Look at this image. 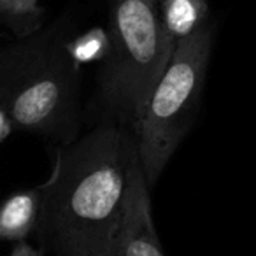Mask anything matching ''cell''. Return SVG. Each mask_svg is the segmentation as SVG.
Wrapping results in <instances>:
<instances>
[{
    "mask_svg": "<svg viewBox=\"0 0 256 256\" xmlns=\"http://www.w3.org/2000/svg\"><path fill=\"white\" fill-rule=\"evenodd\" d=\"M134 132L100 124L56 151L40 190L36 235L54 256H112Z\"/></svg>",
    "mask_w": 256,
    "mask_h": 256,
    "instance_id": "obj_1",
    "label": "cell"
},
{
    "mask_svg": "<svg viewBox=\"0 0 256 256\" xmlns=\"http://www.w3.org/2000/svg\"><path fill=\"white\" fill-rule=\"evenodd\" d=\"M109 39L102 72L104 102L121 123L134 128L178 42L165 32L158 6L142 0H114Z\"/></svg>",
    "mask_w": 256,
    "mask_h": 256,
    "instance_id": "obj_2",
    "label": "cell"
},
{
    "mask_svg": "<svg viewBox=\"0 0 256 256\" xmlns=\"http://www.w3.org/2000/svg\"><path fill=\"white\" fill-rule=\"evenodd\" d=\"M76 96L78 70L70 50L51 34H36L0 51V107L16 128L54 136L70 121Z\"/></svg>",
    "mask_w": 256,
    "mask_h": 256,
    "instance_id": "obj_3",
    "label": "cell"
},
{
    "mask_svg": "<svg viewBox=\"0 0 256 256\" xmlns=\"http://www.w3.org/2000/svg\"><path fill=\"white\" fill-rule=\"evenodd\" d=\"M214 25L207 22L195 34L179 40L167 70L134 126L150 188L156 184L165 165L190 130L206 81Z\"/></svg>",
    "mask_w": 256,
    "mask_h": 256,
    "instance_id": "obj_4",
    "label": "cell"
},
{
    "mask_svg": "<svg viewBox=\"0 0 256 256\" xmlns=\"http://www.w3.org/2000/svg\"><path fill=\"white\" fill-rule=\"evenodd\" d=\"M112 256H165L154 228L150 184L140 164L137 140H134L128 158L124 206L114 237Z\"/></svg>",
    "mask_w": 256,
    "mask_h": 256,
    "instance_id": "obj_5",
    "label": "cell"
},
{
    "mask_svg": "<svg viewBox=\"0 0 256 256\" xmlns=\"http://www.w3.org/2000/svg\"><path fill=\"white\" fill-rule=\"evenodd\" d=\"M40 209V190L12 193L0 206V240L22 242L36 232Z\"/></svg>",
    "mask_w": 256,
    "mask_h": 256,
    "instance_id": "obj_6",
    "label": "cell"
},
{
    "mask_svg": "<svg viewBox=\"0 0 256 256\" xmlns=\"http://www.w3.org/2000/svg\"><path fill=\"white\" fill-rule=\"evenodd\" d=\"M158 11L165 32L176 42L190 37L209 22L207 0H160Z\"/></svg>",
    "mask_w": 256,
    "mask_h": 256,
    "instance_id": "obj_7",
    "label": "cell"
},
{
    "mask_svg": "<svg viewBox=\"0 0 256 256\" xmlns=\"http://www.w3.org/2000/svg\"><path fill=\"white\" fill-rule=\"evenodd\" d=\"M46 11L39 0H0V25L16 39H26L42 28Z\"/></svg>",
    "mask_w": 256,
    "mask_h": 256,
    "instance_id": "obj_8",
    "label": "cell"
},
{
    "mask_svg": "<svg viewBox=\"0 0 256 256\" xmlns=\"http://www.w3.org/2000/svg\"><path fill=\"white\" fill-rule=\"evenodd\" d=\"M48 252L44 249H36L34 246H30L26 240L16 242L14 248L11 251V256H46Z\"/></svg>",
    "mask_w": 256,
    "mask_h": 256,
    "instance_id": "obj_9",
    "label": "cell"
},
{
    "mask_svg": "<svg viewBox=\"0 0 256 256\" xmlns=\"http://www.w3.org/2000/svg\"><path fill=\"white\" fill-rule=\"evenodd\" d=\"M12 121L9 120V116L6 114V110L0 107V142L6 139V137L11 134V130H12Z\"/></svg>",
    "mask_w": 256,
    "mask_h": 256,
    "instance_id": "obj_10",
    "label": "cell"
},
{
    "mask_svg": "<svg viewBox=\"0 0 256 256\" xmlns=\"http://www.w3.org/2000/svg\"><path fill=\"white\" fill-rule=\"evenodd\" d=\"M142 2H148V4H154V6L160 4V0H142Z\"/></svg>",
    "mask_w": 256,
    "mask_h": 256,
    "instance_id": "obj_11",
    "label": "cell"
}]
</instances>
